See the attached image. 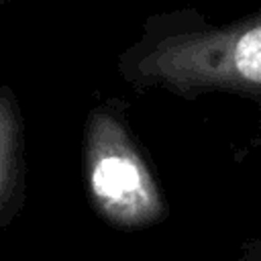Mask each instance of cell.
I'll return each instance as SVG.
<instances>
[{
  "instance_id": "obj_3",
  "label": "cell",
  "mask_w": 261,
  "mask_h": 261,
  "mask_svg": "<svg viewBox=\"0 0 261 261\" xmlns=\"http://www.w3.org/2000/svg\"><path fill=\"white\" fill-rule=\"evenodd\" d=\"M22 167V122L16 98L8 86L0 88V216L10 208Z\"/></svg>"
},
{
  "instance_id": "obj_1",
  "label": "cell",
  "mask_w": 261,
  "mask_h": 261,
  "mask_svg": "<svg viewBox=\"0 0 261 261\" xmlns=\"http://www.w3.org/2000/svg\"><path fill=\"white\" fill-rule=\"evenodd\" d=\"M135 90H161L181 100L232 94L261 110V8L226 24L192 10L153 14L118 57Z\"/></svg>"
},
{
  "instance_id": "obj_2",
  "label": "cell",
  "mask_w": 261,
  "mask_h": 261,
  "mask_svg": "<svg viewBox=\"0 0 261 261\" xmlns=\"http://www.w3.org/2000/svg\"><path fill=\"white\" fill-rule=\"evenodd\" d=\"M84 167L92 204L112 224L157 222L165 204L116 100L100 102L84 128Z\"/></svg>"
},
{
  "instance_id": "obj_4",
  "label": "cell",
  "mask_w": 261,
  "mask_h": 261,
  "mask_svg": "<svg viewBox=\"0 0 261 261\" xmlns=\"http://www.w3.org/2000/svg\"><path fill=\"white\" fill-rule=\"evenodd\" d=\"M4 2H6V0H0V6H2V4H4Z\"/></svg>"
}]
</instances>
